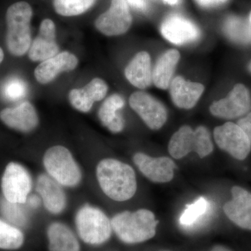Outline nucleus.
<instances>
[{
  "instance_id": "1",
  "label": "nucleus",
  "mask_w": 251,
  "mask_h": 251,
  "mask_svg": "<svg viewBox=\"0 0 251 251\" xmlns=\"http://www.w3.org/2000/svg\"><path fill=\"white\" fill-rule=\"evenodd\" d=\"M97 176L103 192L113 201L125 202L136 193L138 185L134 170L119 160L105 158L99 162Z\"/></svg>"
},
{
  "instance_id": "2",
  "label": "nucleus",
  "mask_w": 251,
  "mask_h": 251,
  "mask_svg": "<svg viewBox=\"0 0 251 251\" xmlns=\"http://www.w3.org/2000/svg\"><path fill=\"white\" fill-rule=\"evenodd\" d=\"M112 229L122 242L138 244L154 237L158 221L152 211L146 209L123 211L114 216Z\"/></svg>"
},
{
  "instance_id": "3",
  "label": "nucleus",
  "mask_w": 251,
  "mask_h": 251,
  "mask_svg": "<svg viewBox=\"0 0 251 251\" xmlns=\"http://www.w3.org/2000/svg\"><path fill=\"white\" fill-rule=\"evenodd\" d=\"M32 15L30 5L25 1L14 3L6 11V44L8 50L12 55L21 57L30 48V23Z\"/></svg>"
},
{
  "instance_id": "4",
  "label": "nucleus",
  "mask_w": 251,
  "mask_h": 251,
  "mask_svg": "<svg viewBox=\"0 0 251 251\" xmlns=\"http://www.w3.org/2000/svg\"><path fill=\"white\" fill-rule=\"evenodd\" d=\"M44 165L50 177L62 186L74 187L82 179L78 165L64 147L58 145L48 150L44 156Z\"/></svg>"
},
{
  "instance_id": "5",
  "label": "nucleus",
  "mask_w": 251,
  "mask_h": 251,
  "mask_svg": "<svg viewBox=\"0 0 251 251\" xmlns=\"http://www.w3.org/2000/svg\"><path fill=\"white\" fill-rule=\"evenodd\" d=\"M75 224L81 239L87 244L99 245L111 236V221L98 208L89 205L81 208L77 213Z\"/></svg>"
},
{
  "instance_id": "6",
  "label": "nucleus",
  "mask_w": 251,
  "mask_h": 251,
  "mask_svg": "<svg viewBox=\"0 0 251 251\" xmlns=\"http://www.w3.org/2000/svg\"><path fill=\"white\" fill-rule=\"evenodd\" d=\"M214 138L221 150L239 161L246 159L251 152L250 141L237 124L227 122L216 127L214 130Z\"/></svg>"
},
{
  "instance_id": "7",
  "label": "nucleus",
  "mask_w": 251,
  "mask_h": 251,
  "mask_svg": "<svg viewBox=\"0 0 251 251\" xmlns=\"http://www.w3.org/2000/svg\"><path fill=\"white\" fill-rule=\"evenodd\" d=\"M31 184L30 175L21 165L11 162L5 168L1 178V190L8 202L19 204L25 202Z\"/></svg>"
},
{
  "instance_id": "8",
  "label": "nucleus",
  "mask_w": 251,
  "mask_h": 251,
  "mask_svg": "<svg viewBox=\"0 0 251 251\" xmlns=\"http://www.w3.org/2000/svg\"><path fill=\"white\" fill-rule=\"evenodd\" d=\"M133 22L129 7L126 0H112L108 10L100 15L95 27L104 35L119 36L125 34Z\"/></svg>"
},
{
  "instance_id": "9",
  "label": "nucleus",
  "mask_w": 251,
  "mask_h": 251,
  "mask_svg": "<svg viewBox=\"0 0 251 251\" xmlns=\"http://www.w3.org/2000/svg\"><path fill=\"white\" fill-rule=\"evenodd\" d=\"M251 108L250 93L245 85L237 84L226 98L211 104L210 112L214 116L233 120L247 115Z\"/></svg>"
},
{
  "instance_id": "10",
  "label": "nucleus",
  "mask_w": 251,
  "mask_h": 251,
  "mask_svg": "<svg viewBox=\"0 0 251 251\" xmlns=\"http://www.w3.org/2000/svg\"><path fill=\"white\" fill-rule=\"evenodd\" d=\"M129 104L151 129H160L166 124L168 119L166 107L152 96L144 92H135L130 95Z\"/></svg>"
},
{
  "instance_id": "11",
  "label": "nucleus",
  "mask_w": 251,
  "mask_h": 251,
  "mask_svg": "<svg viewBox=\"0 0 251 251\" xmlns=\"http://www.w3.org/2000/svg\"><path fill=\"white\" fill-rule=\"evenodd\" d=\"M133 159L142 174L153 182L168 183L174 178L176 165L168 157H152L139 152Z\"/></svg>"
},
{
  "instance_id": "12",
  "label": "nucleus",
  "mask_w": 251,
  "mask_h": 251,
  "mask_svg": "<svg viewBox=\"0 0 251 251\" xmlns=\"http://www.w3.org/2000/svg\"><path fill=\"white\" fill-rule=\"evenodd\" d=\"M56 42V27L53 21L45 19L41 22L39 32L28 50L29 58L33 62H44L59 53Z\"/></svg>"
},
{
  "instance_id": "13",
  "label": "nucleus",
  "mask_w": 251,
  "mask_h": 251,
  "mask_svg": "<svg viewBox=\"0 0 251 251\" xmlns=\"http://www.w3.org/2000/svg\"><path fill=\"white\" fill-rule=\"evenodd\" d=\"M163 37L175 45H183L197 40L200 37L199 29L187 18L171 15L163 21L161 26Z\"/></svg>"
},
{
  "instance_id": "14",
  "label": "nucleus",
  "mask_w": 251,
  "mask_h": 251,
  "mask_svg": "<svg viewBox=\"0 0 251 251\" xmlns=\"http://www.w3.org/2000/svg\"><path fill=\"white\" fill-rule=\"evenodd\" d=\"M232 199L224 204L225 214L243 229L251 230V193L240 186L232 187Z\"/></svg>"
},
{
  "instance_id": "15",
  "label": "nucleus",
  "mask_w": 251,
  "mask_h": 251,
  "mask_svg": "<svg viewBox=\"0 0 251 251\" xmlns=\"http://www.w3.org/2000/svg\"><path fill=\"white\" fill-rule=\"evenodd\" d=\"M0 120L10 128L29 133L39 125V117L32 104L25 101L14 108H6L0 112Z\"/></svg>"
},
{
  "instance_id": "16",
  "label": "nucleus",
  "mask_w": 251,
  "mask_h": 251,
  "mask_svg": "<svg viewBox=\"0 0 251 251\" xmlns=\"http://www.w3.org/2000/svg\"><path fill=\"white\" fill-rule=\"evenodd\" d=\"M78 64V59L67 51L46 59L36 68L34 75L39 83L46 85L54 80L61 73L74 70Z\"/></svg>"
},
{
  "instance_id": "17",
  "label": "nucleus",
  "mask_w": 251,
  "mask_h": 251,
  "mask_svg": "<svg viewBox=\"0 0 251 251\" xmlns=\"http://www.w3.org/2000/svg\"><path fill=\"white\" fill-rule=\"evenodd\" d=\"M108 85L102 79L94 78L82 89H74L69 93V101L82 112L90 111L94 102L102 100L108 92Z\"/></svg>"
},
{
  "instance_id": "18",
  "label": "nucleus",
  "mask_w": 251,
  "mask_h": 251,
  "mask_svg": "<svg viewBox=\"0 0 251 251\" xmlns=\"http://www.w3.org/2000/svg\"><path fill=\"white\" fill-rule=\"evenodd\" d=\"M39 193L47 210L54 214L62 213L67 205V198L61 185L50 176L41 175L36 183Z\"/></svg>"
},
{
  "instance_id": "19",
  "label": "nucleus",
  "mask_w": 251,
  "mask_h": 251,
  "mask_svg": "<svg viewBox=\"0 0 251 251\" xmlns=\"http://www.w3.org/2000/svg\"><path fill=\"white\" fill-rule=\"evenodd\" d=\"M169 88L175 105L186 110L193 108L197 104L204 90L202 84L186 80L181 76L175 77Z\"/></svg>"
},
{
  "instance_id": "20",
  "label": "nucleus",
  "mask_w": 251,
  "mask_h": 251,
  "mask_svg": "<svg viewBox=\"0 0 251 251\" xmlns=\"http://www.w3.org/2000/svg\"><path fill=\"white\" fill-rule=\"evenodd\" d=\"M125 76L130 83L144 90L152 83V67L148 52H138L125 69Z\"/></svg>"
},
{
  "instance_id": "21",
  "label": "nucleus",
  "mask_w": 251,
  "mask_h": 251,
  "mask_svg": "<svg viewBox=\"0 0 251 251\" xmlns=\"http://www.w3.org/2000/svg\"><path fill=\"white\" fill-rule=\"evenodd\" d=\"M179 59V52L175 49L162 54L152 69V82L156 87L162 90L169 88Z\"/></svg>"
},
{
  "instance_id": "22",
  "label": "nucleus",
  "mask_w": 251,
  "mask_h": 251,
  "mask_svg": "<svg viewBox=\"0 0 251 251\" xmlns=\"http://www.w3.org/2000/svg\"><path fill=\"white\" fill-rule=\"evenodd\" d=\"M125 99L119 94L110 96L99 110L100 122L112 133H120L125 128V120L119 110L125 106Z\"/></svg>"
},
{
  "instance_id": "23",
  "label": "nucleus",
  "mask_w": 251,
  "mask_h": 251,
  "mask_svg": "<svg viewBox=\"0 0 251 251\" xmlns=\"http://www.w3.org/2000/svg\"><path fill=\"white\" fill-rule=\"evenodd\" d=\"M50 251H80L76 237L65 225L54 223L48 229Z\"/></svg>"
},
{
  "instance_id": "24",
  "label": "nucleus",
  "mask_w": 251,
  "mask_h": 251,
  "mask_svg": "<svg viewBox=\"0 0 251 251\" xmlns=\"http://www.w3.org/2000/svg\"><path fill=\"white\" fill-rule=\"evenodd\" d=\"M194 130L189 126H183L172 135L168 143V151L175 159L179 160L193 151Z\"/></svg>"
},
{
  "instance_id": "25",
  "label": "nucleus",
  "mask_w": 251,
  "mask_h": 251,
  "mask_svg": "<svg viewBox=\"0 0 251 251\" xmlns=\"http://www.w3.org/2000/svg\"><path fill=\"white\" fill-rule=\"evenodd\" d=\"M225 34L231 41L241 45L251 44V23L245 18L229 16L224 23Z\"/></svg>"
},
{
  "instance_id": "26",
  "label": "nucleus",
  "mask_w": 251,
  "mask_h": 251,
  "mask_svg": "<svg viewBox=\"0 0 251 251\" xmlns=\"http://www.w3.org/2000/svg\"><path fill=\"white\" fill-rule=\"evenodd\" d=\"M24 240L21 229L0 219V249L17 250L22 247Z\"/></svg>"
},
{
  "instance_id": "27",
  "label": "nucleus",
  "mask_w": 251,
  "mask_h": 251,
  "mask_svg": "<svg viewBox=\"0 0 251 251\" xmlns=\"http://www.w3.org/2000/svg\"><path fill=\"white\" fill-rule=\"evenodd\" d=\"M210 209V203L204 197L198 198L192 204L186 206L179 218V223L185 227H190L197 224L198 221L206 215Z\"/></svg>"
},
{
  "instance_id": "28",
  "label": "nucleus",
  "mask_w": 251,
  "mask_h": 251,
  "mask_svg": "<svg viewBox=\"0 0 251 251\" xmlns=\"http://www.w3.org/2000/svg\"><path fill=\"white\" fill-rule=\"evenodd\" d=\"M97 0H53L54 9L63 16H78L88 11Z\"/></svg>"
},
{
  "instance_id": "29",
  "label": "nucleus",
  "mask_w": 251,
  "mask_h": 251,
  "mask_svg": "<svg viewBox=\"0 0 251 251\" xmlns=\"http://www.w3.org/2000/svg\"><path fill=\"white\" fill-rule=\"evenodd\" d=\"M214 150V144L210 132L206 127H198L194 130V145L193 151L198 155L200 158H203L210 155Z\"/></svg>"
},
{
  "instance_id": "30",
  "label": "nucleus",
  "mask_w": 251,
  "mask_h": 251,
  "mask_svg": "<svg viewBox=\"0 0 251 251\" xmlns=\"http://www.w3.org/2000/svg\"><path fill=\"white\" fill-rule=\"evenodd\" d=\"M4 98L9 100H18L24 98L27 93V84L18 77H10L1 88Z\"/></svg>"
},
{
  "instance_id": "31",
  "label": "nucleus",
  "mask_w": 251,
  "mask_h": 251,
  "mask_svg": "<svg viewBox=\"0 0 251 251\" xmlns=\"http://www.w3.org/2000/svg\"><path fill=\"white\" fill-rule=\"evenodd\" d=\"M18 204L5 201L1 203V211L11 224L18 227H24L27 223V216Z\"/></svg>"
},
{
  "instance_id": "32",
  "label": "nucleus",
  "mask_w": 251,
  "mask_h": 251,
  "mask_svg": "<svg viewBox=\"0 0 251 251\" xmlns=\"http://www.w3.org/2000/svg\"><path fill=\"white\" fill-rule=\"evenodd\" d=\"M237 125L244 130L251 144V112L241 118Z\"/></svg>"
},
{
  "instance_id": "33",
  "label": "nucleus",
  "mask_w": 251,
  "mask_h": 251,
  "mask_svg": "<svg viewBox=\"0 0 251 251\" xmlns=\"http://www.w3.org/2000/svg\"><path fill=\"white\" fill-rule=\"evenodd\" d=\"M196 3L201 7L205 8V9H211V8L219 7L222 6L229 0H195Z\"/></svg>"
},
{
  "instance_id": "34",
  "label": "nucleus",
  "mask_w": 251,
  "mask_h": 251,
  "mask_svg": "<svg viewBox=\"0 0 251 251\" xmlns=\"http://www.w3.org/2000/svg\"><path fill=\"white\" fill-rule=\"evenodd\" d=\"M127 4H130L135 9L145 11L147 9L146 0H126Z\"/></svg>"
},
{
  "instance_id": "35",
  "label": "nucleus",
  "mask_w": 251,
  "mask_h": 251,
  "mask_svg": "<svg viewBox=\"0 0 251 251\" xmlns=\"http://www.w3.org/2000/svg\"><path fill=\"white\" fill-rule=\"evenodd\" d=\"M28 201H29V205L33 208L38 207L40 204V199L36 196H31Z\"/></svg>"
},
{
  "instance_id": "36",
  "label": "nucleus",
  "mask_w": 251,
  "mask_h": 251,
  "mask_svg": "<svg viewBox=\"0 0 251 251\" xmlns=\"http://www.w3.org/2000/svg\"><path fill=\"white\" fill-rule=\"evenodd\" d=\"M211 251H229V249H227V248L224 247H221V246H217V247H215L214 249H212Z\"/></svg>"
},
{
  "instance_id": "37",
  "label": "nucleus",
  "mask_w": 251,
  "mask_h": 251,
  "mask_svg": "<svg viewBox=\"0 0 251 251\" xmlns=\"http://www.w3.org/2000/svg\"><path fill=\"white\" fill-rule=\"evenodd\" d=\"M165 2L170 5H176L179 2V0H163Z\"/></svg>"
},
{
  "instance_id": "38",
  "label": "nucleus",
  "mask_w": 251,
  "mask_h": 251,
  "mask_svg": "<svg viewBox=\"0 0 251 251\" xmlns=\"http://www.w3.org/2000/svg\"><path fill=\"white\" fill-rule=\"evenodd\" d=\"M4 58V54L3 50L0 48V64L2 62L3 59Z\"/></svg>"
},
{
  "instance_id": "39",
  "label": "nucleus",
  "mask_w": 251,
  "mask_h": 251,
  "mask_svg": "<svg viewBox=\"0 0 251 251\" xmlns=\"http://www.w3.org/2000/svg\"><path fill=\"white\" fill-rule=\"evenodd\" d=\"M249 21H250V23H251V12L250 14V16H249Z\"/></svg>"
},
{
  "instance_id": "40",
  "label": "nucleus",
  "mask_w": 251,
  "mask_h": 251,
  "mask_svg": "<svg viewBox=\"0 0 251 251\" xmlns=\"http://www.w3.org/2000/svg\"><path fill=\"white\" fill-rule=\"evenodd\" d=\"M249 69H250V71L251 72V62L250 63V64H249Z\"/></svg>"
},
{
  "instance_id": "41",
  "label": "nucleus",
  "mask_w": 251,
  "mask_h": 251,
  "mask_svg": "<svg viewBox=\"0 0 251 251\" xmlns=\"http://www.w3.org/2000/svg\"></svg>"
}]
</instances>
